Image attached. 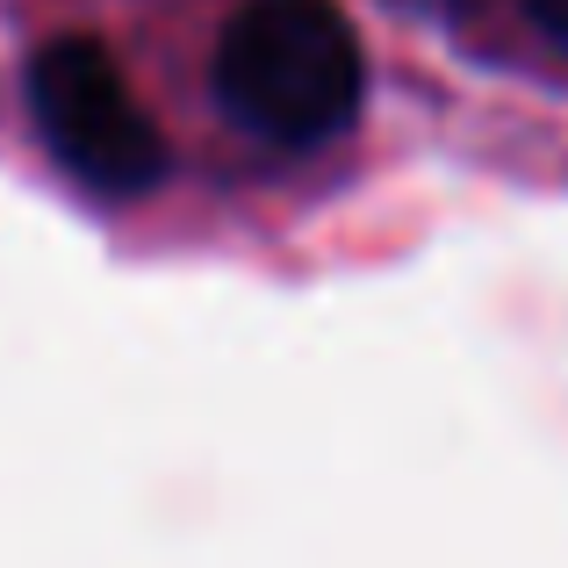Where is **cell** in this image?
<instances>
[{
	"mask_svg": "<svg viewBox=\"0 0 568 568\" xmlns=\"http://www.w3.org/2000/svg\"><path fill=\"white\" fill-rule=\"evenodd\" d=\"M526 14H532V22H540L547 37H555L561 51H568V0H526Z\"/></svg>",
	"mask_w": 568,
	"mask_h": 568,
	"instance_id": "3",
	"label": "cell"
},
{
	"mask_svg": "<svg viewBox=\"0 0 568 568\" xmlns=\"http://www.w3.org/2000/svg\"><path fill=\"white\" fill-rule=\"evenodd\" d=\"M216 101L281 152H317L367 101V51L338 0H245L216 37Z\"/></svg>",
	"mask_w": 568,
	"mask_h": 568,
	"instance_id": "1",
	"label": "cell"
},
{
	"mask_svg": "<svg viewBox=\"0 0 568 568\" xmlns=\"http://www.w3.org/2000/svg\"><path fill=\"white\" fill-rule=\"evenodd\" d=\"M29 115H37L43 152L87 194L130 202V194L159 187V173H166L159 123L144 115L123 58L101 37L37 43V58H29Z\"/></svg>",
	"mask_w": 568,
	"mask_h": 568,
	"instance_id": "2",
	"label": "cell"
}]
</instances>
